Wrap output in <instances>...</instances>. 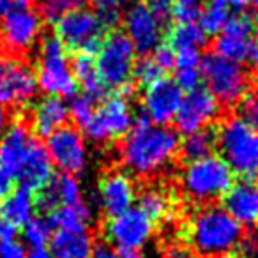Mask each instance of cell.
I'll list each match as a JSON object with an SVG mask.
<instances>
[{"mask_svg":"<svg viewBox=\"0 0 258 258\" xmlns=\"http://www.w3.org/2000/svg\"><path fill=\"white\" fill-rule=\"evenodd\" d=\"M179 147L180 140L175 129L152 124L145 117H140L122 138L118 154L122 165L131 173L151 177L168 166Z\"/></svg>","mask_w":258,"mask_h":258,"instance_id":"cell-1","label":"cell"},{"mask_svg":"<svg viewBox=\"0 0 258 258\" xmlns=\"http://www.w3.org/2000/svg\"><path fill=\"white\" fill-rule=\"evenodd\" d=\"M186 237L197 254L205 258H221L240 244L242 226L223 207L209 205L191 218Z\"/></svg>","mask_w":258,"mask_h":258,"instance_id":"cell-2","label":"cell"},{"mask_svg":"<svg viewBox=\"0 0 258 258\" xmlns=\"http://www.w3.org/2000/svg\"><path fill=\"white\" fill-rule=\"evenodd\" d=\"M216 147L233 175L253 180L258 175V131L240 117H228L216 131Z\"/></svg>","mask_w":258,"mask_h":258,"instance_id":"cell-3","label":"cell"},{"mask_svg":"<svg viewBox=\"0 0 258 258\" xmlns=\"http://www.w3.org/2000/svg\"><path fill=\"white\" fill-rule=\"evenodd\" d=\"M180 186L191 202L211 204L228 193L233 186V173L221 156L211 154L186 163L180 175Z\"/></svg>","mask_w":258,"mask_h":258,"instance_id":"cell-4","label":"cell"},{"mask_svg":"<svg viewBox=\"0 0 258 258\" xmlns=\"http://www.w3.org/2000/svg\"><path fill=\"white\" fill-rule=\"evenodd\" d=\"M37 87L48 96L73 97L76 80L68 58V50L57 36H48L39 46V66L36 73Z\"/></svg>","mask_w":258,"mask_h":258,"instance_id":"cell-5","label":"cell"},{"mask_svg":"<svg viewBox=\"0 0 258 258\" xmlns=\"http://www.w3.org/2000/svg\"><path fill=\"white\" fill-rule=\"evenodd\" d=\"M94 58L99 78L103 80L106 89L110 87L118 90L122 85L131 82L137 51L124 32L108 34L94 53Z\"/></svg>","mask_w":258,"mask_h":258,"instance_id":"cell-6","label":"cell"},{"mask_svg":"<svg viewBox=\"0 0 258 258\" xmlns=\"http://www.w3.org/2000/svg\"><path fill=\"white\" fill-rule=\"evenodd\" d=\"M202 80L219 104H235L249 89V78L240 64L211 53L202 58Z\"/></svg>","mask_w":258,"mask_h":258,"instance_id":"cell-7","label":"cell"},{"mask_svg":"<svg viewBox=\"0 0 258 258\" xmlns=\"http://www.w3.org/2000/svg\"><path fill=\"white\" fill-rule=\"evenodd\" d=\"M43 16L30 6V0H13V8L2 16L0 39L11 53H27L39 41Z\"/></svg>","mask_w":258,"mask_h":258,"instance_id":"cell-8","label":"cell"},{"mask_svg":"<svg viewBox=\"0 0 258 258\" xmlns=\"http://www.w3.org/2000/svg\"><path fill=\"white\" fill-rule=\"evenodd\" d=\"M55 32L66 50L76 53H96L104 39V25L94 11L73 9L55 22Z\"/></svg>","mask_w":258,"mask_h":258,"instance_id":"cell-9","label":"cell"},{"mask_svg":"<svg viewBox=\"0 0 258 258\" xmlns=\"http://www.w3.org/2000/svg\"><path fill=\"white\" fill-rule=\"evenodd\" d=\"M133 124L135 117L129 101L120 96H113L104 99L96 108L90 122L83 127V133L97 144H106L124 138Z\"/></svg>","mask_w":258,"mask_h":258,"instance_id":"cell-10","label":"cell"},{"mask_svg":"<svg viewBox=\"0 0 258 258\" xmlns=\"http://www.w3.org/2000/svg\"><path fill=\"white\" fill-rule=\"evenodd\" d=\"M154 233V221L147 218L140 209H129L118 216L108 219L104 225V235L108 244L124 251H140L151 240Z\"/></svg>","mask_w":258,"mask_h":258,"instance_id":"cell-11","label":"cell"},{"mask_svg":"<svg viewBox=\"0 0 258 258\" xmlns=\"http://www.w3.org/2000/svg\"><path fill=\"white\" fill-rule=\"evenodd\" d=\"M46 152L55 168L62 173L78 175L89 165V149L83 135L76 127L64 125L46 138Z\"/></svg>","mask_w":258,"mask_h":258,"instance_id":"cell-12","label":"cell"},{"mask_svg":"<svg viewBox=\"0 0 258 258\" xmlns=\"http://www.w3.org/2000/svg\"><path fill=\"white\" fill-rule=\"evenodd\" d=\"M124 29L137 53L149 55L161 44L163 22L145 2H137L124 13Z\"/></svg>","mask_w":258,"mask_h":258,"instance_id":"cell-13","label":"cell"},{"mask_svg":"<svg viewBox=\"0 0 258 258\" xmlns=\"http://www.w3.org/2000/svg\"><path fill=\"white\" fill-rule=\"evenodd\" d=\"M184 92L172 78H159L158 82L145 87L142 104H144V117L152 124L168 125L175 120V115L182 103Z\"/></svg>","mask_w":258,"mask_h":258,"instance_id":"cell-14","label":"cell"},{"mask_svg":"<svg viewBox=\"0 0 258 258\" xmlns=\"http://www.w3.org/2000/svg\"><path fill=\"white\" fill-rule=\"evenodd\" d=\"M219 117V103L207 89H195L182 97L175 115L177 131L189 135L205 129Z\"/></svg>","mask_w":258,"mask_h":258,"instance_id":"cell-15","label":"cell"},{"mask_svg":"<svg viewBox=\"0 0 258 258\" xmlns=\"http://www.w3.org/2000/svg\"><path fill=\"white\" fill-rule=\"evenodd\" d=\"M254 27L256 25L251 16H232L214 41L216 55L226 58V60L237 62V64L246 60L254 37Z\"/></svg>","mask_w":258,"mask_h":258,"instance_id":"cell-16","label":"cell"},{"mask_svg":"<svg viewBox=\"0 0 258 258\" xmlns=\"http://www.w3.org/2000/svg\"><path fill=\"white\" fill-rule=\"evenodd\" d=\"M37 90L39 87L32 68L25 62L11 58L8 71L0 82V104L4 108L25 104L36 97Z\"/></svg>","mask_w":258,"mask_h":258,"instance_id":"cell-17","label":"cell"},{"mask_svg":"<svg viewBox=\"0 0 258 258\" xmlns=\"http://www.w3.org/2000/svg\"><path fill=\"white\" fill-rule=\"evenodd\" d=\"M137 187L133 179L124 172H110L99 182V204L108 218L133 209Z\"/></svg>","mask_w":258,"mask_h":258,"instance_id":"cell-18","label":"cell"},{"mask_svg":"<svg viewBox=\"0 0 258 258\" xmlns=\"http://www.w3.org/2000/svg\"><path fill=\"white\" fill-rule=\"evenodd\" d=\"M223 209L240 226L258 225V182L239 180L223 197Z\"/></svg>","mask_w":258,"mask_h":258,"instance_id":"cell-19","label":"cell"},{"mask_svg":"<svg viewBox=\"0 0 258 258\" xmlns=\"http://www.w3.org/2000/svg\"><path fill=\"white\" fill-rule=\"evenodd\" d=\"M34 142L30 129L23 122H15L8 125L0 140V168H4L9 175L18 177L20 168L25 161L29 149Z\"/></svg>","mask_w":258,"mask_h":258,"instance_id":"cell-20","label":"cell"},{"mask_svg":"<svg viewBox=\"0 0 258 258\" xmlns=\"http://www.w3.org/2000/svg\"><path fill=\"white\" fill-rule=\"evenodd\" d=\"M53 168L55 166L48 156L46 149L37 140H34L16 179L20 180L22 187L34 193V191H41L53 179Z\"/></svg>","mask_w":258,"mask_h":258,"instance_id":"cell-21","label":"cell"},{"mask_svg":"<svg viewBox=\"0 0 258 258\" xmlns=\"http://www.w3.org/2000/svg\"><path fill=\"white\" fill-rule=\"evenodd\" d=\"M69 118V108L62 97L46 96L37 101L32 110V127L37 137H50L64 127Z\"/></svg>","mask_w":258,"mask_h":258,"instance_id":"cell-22","label":"cell"},{"mask_svg":"<svg viewBox=\"0 0 258 258\" xmlns=\"http://www.w3.org/2000/svg\"><path fill=\"white\" fill-rule=\"evenodd\" d=\"M50 244L53 258H90L94 247L89 228L55 230Z\"/></svg>","mask_w":258,"mask_h":258,"instance_id":"cell-23","label":"cell"},{"mask_svg":"<svg viewBox=\"0 0 258 258\" xmlns=\"http://www.w3.org/2000/svg\"><path fill=\"white\" fill-rule=\"evenodd\" d=\"M34 212H36L34 193L22 186L13 189L8 198L0 204V216L11 225H15L16 228L29 223L34 218Z\"/></svg>","mask_w":258,"mask_h":258,"instance_id":"cell-24","label":"cell"},{"mask_svg":"<svg viewBox=\"0 0 258 258\" xmlns=\"http://www.w3.org/2000/svg\"><path fill=\"white\" fill-rule=\"evenodd\" d=\"M73 76L76 80V85L83 87V92L92 99H99L106 92L103 80L99 78V73L96 68V58L92 53H76L75 60L71 64Z\"/></svg>","mask_w":258,"mask_h":258,"instance_id":"cell-25","label":"cell"},{"mask_svg":"<svg viewBox=\"0 0 258 258\" xmlns=\"http://www.w3.org/2000/svg\"><path fill=\"white\" fill-rule=\"evenodd\" d=\"M90 219H92V211L82 200L76 204L60 205L51 212L50 223L55 226V230H82L89 228Z\"/></svg>","mask_w":258,"mask_h":258,"instance_id":"cell-26","label":"cell"},{"mask_svg":"<svg viewBox=\"0 0 258 258\" xmlns=\"http://www.w3.org/2000/svg\"><path fill=\"white\" fill-rule=\"evenodd\" d=\"M216 147V131L205 127L200 131L186 135L182 142H180L179 151L182 152V158L186 161H195V159L211 156Z\"/></svg>","mask_w":258,"mask_h":258,"instance_id":"cell-27","label":"cell"},{"mask_svg":"<svg viewBox=\"0 0 258 258\" xmlns=\"http://www.w3.org/2000/svg\"><path fill=\"white\" fill-rule=\"evenodd\" d=\"M207 43V34L200 27V23H177L168 32V44L173 50L180 48H200Z\"/></svg>","mask_w":258,"mask_h":258,"instance_id":"cell-28","label":"cell"},{"mask_svg":"<svg viewBox=\"0 0 258 258\" xmlns=\"http://www.w3.org/2000/svg\"><path fill=\"white\" fill-rule=\"evenodd\" d=\"M138 209L151 221H161L170 212V198L159 187H145L138 197Z\"/></svg>","mask_w":258,"mask_h":258,"instance_id":"cell-29","label":"cell"},{"mask_svg":"<svg viewBox=\"0 0 258 258\" xmlns=\"http://www.w3.org/2000/svg\"><path fill=\"white\" fill-rule=\"evenodd\" d=\"M230 18H232V9L228 6L219 0H209L205 9H202L200 27L207 36H218Z\"/></svg>","mask_w":258,"mask_h":258,"instance_id":"cell-30","label":"cell"},{"mask_svg":"<svg viewBox=\"0 0 258 258\" xmlns=\"http://www.w3.org/2000/svg\"><path fill=\"white\" fill-rule=\"evenodd\" d=\"M50 184H51V187H53L60 205L76 204V202H80V198H82V187H80V182L75 175L60 173V175L53 177Z\"/></svg>","mask_w":258,"mask_h":258,"instance_id":"cell-31","label":"cell"},{"mask_svg":"<svg viewBox=\"0 0 258 258\" xmlns=\"http://www.w3.org/2000/svg\"><path fill=\"white\" fill-rule=\"evenodd\" d=\"M51 223L43 218H32L23 225V239L30 247H46L51 239Z\"/></svg>","mask_w":258,"mask_h":258,"instance_id":"cell-32","label":"cell"},{"mask_svg":"<svg viewBox=\"0 0 258 258\" xmlns=\"http://www.w3.org/2000/svg\"><path fill=\"white\" fill-rule=\"evenodd\" d=\"M94 8V15L99 18V22L106 27L118 25L124 18V0H90Z\"/></svg>","mask_w":258,"mask_h":258,"instance_id":"cell-33","label":"cell"},{"mask_svg":"<svg viewBox=\"0 0 258 258\" xmlns=\"http://www.w3.org/2000/svg\"><path fill=\"white\" fill-rule=\"evenodd\" d=\"M92 97H89L87 94H82V96H73L71 101H69L68 108H69V117L80 125V127H85L87 124L92 118L94 111H96V104H94Z\"/></svg>","mask_w":258,"mask_h":258,"instance_id":"cell-34","label":"cell"},{"mask_svg":"<svg viewBox=\"0 0 258 258\" xmlns=\"http://www.w3.org/2000/svg\"><path fill=\"white\" fill-rule=\"evenodd\" d=\"M163 75H165V73L156 64L152 55H145L140 60L135 62L133 76H135V80H137V83H140V85H144V87L151 85V83L158 82L159 78H163Z\"/></svg>","mask_w":258,"mask_h":258,"instance_id":"cell-35","label":"cell"},{"mask_svg":"<svg viewBox=\"0 0 258 258\" xmlns=\"http://www.w3.org/2000/svg\"><path fill=\"white\" fill-rule=\"evenodd\" d=\"M90 0H44L43 16L50 22H57L62 15L73 9H83Z\"/></svg>","mask_w":258,"mask_h":258,"instance_id":"cell-36","label":"cell"},{"mask_svg":"<svg viewBox=\"0 0 258 258\" xmlns=\"http://www.w3.org/2000/svg\"><path fill=\"white\" fill-rule=\"evenodd\" d=\"M239 117L258 131V87L247 89L239 101Z\"/></svg>","mask_w":258,"mask_h":258,"instance_id":"cell-37","label":"cell"},{"mask_svg":"<svg viewBox=\"0 0 258 258\" xmlns=\"http://www.w3.org/2000/svg\"><path fill=\"white\" fill-rule=\"evenodd\" d=\"M202 53L197 48H180L175 50L177 69H198L202 64Z\"/></svg>","mask_w":258,"mask_h":258,"instance_id":"cell-38","label":"cell"},{"mask_svg":"<svg viewBox=\"0 0 258 258\" xmlns=\"http://www.w3.org/2000/svg\"><path fill=\"white\" fill-rule=\"evenodd\" d=\"M202 82V73L200 68L198 69H177L175 75V83L180 87V90H186V92H191V90L198 89Z\"/></svg>","mask_w":258,"mask_h":258,"instance_id":"cell-39","label":"cell"},{"mask_svg":"<svg viewBox=\"0 0 258 258\" xmlns=\"http://www.w3.org/2000/svg\"><path fill=\"white\" fill-rule=\"evenodd\" d=\"M152 58L156 64L161 68L163 73H168L170 69L175 68V50L170 44H159L154 51H152Z\"/></svg>","mask_w":258,"mask_h":258,"instance_id":"cell-40","label":"cell"},{"mask_svg":"<svg viewBox=\"0 0 258 258\" xmlns=\"http://www.w3.org/2000/svg\"><path fill=\"white\" fill-rule=\"evenodd\" d=\"M145 4L149 6V9H151L161 22H165L168 16H172L173 0H147Z\"/></svg>","mask_w":258,"mask_h":258,"instance_id":"cell-41","label":"cell"},{"mask_svg":"<svg viewBox=\"0 0 258 258\" xmlns=\"http://www.w3.org/2000/svg\"><path fill=\"white\" fill-rule=\"evenodd\" d=\"M27 251L18 240L0 242V258H25Z\"/></svg>","mask_w":258,"mask_h":258,"instance_id":"cell-42","label":"cell"},{"mask_svg":"<svg viewBox=\"0 0 258 258\" xmlns=\"http://www.w3.org/2000/svg\"><path fill=\"white\" fill-rule=\"evenodd\" d=\"M90 258H124V256H122L120 251L115 249L111 244L99 242V244H94Z\"/></svg>","mask_w":258,"mask_h":258,"instance_id":"cell-43","label":"cell"},{"mask_svg":"<svg viewBox=\"0 0 258 258\" xmlns=\"http://www.w3.org/2000/svg\"><path fill=\"white\" fill-rule=\"evenodd\" d=\"M13 189H15V177L9 175L4 168H0V204L8 198Z\"/></svg>","mask_w":258,"mask_h":258,"instance_id":"cell-44","label":"cell"},{"mask_svg":"<svg viewBox=\"0 0 258 258\" xmlns=\"http://www.w3.org/2000/svg\"><path fill=\"white\" fill-rule=\"evenodd\" d=\"M16 233H18V228L0 216V242L16 240Z\"/></svg>","mask_w":258,"mask_h":258,"instance_id":"cell-45","label":"cell"},{"mask_svg":"<svg viewBox=\"0 0 258 258\" xmlns=\"http://www.w3.org/2000/svg\"><path fill=\"white\" fill-rule=\"evenodd\" d=\"M247 60H249V66H251V69H253V73L258 76V41L256 39L251 43L249 53H247Z\"/></svg>","mask_w":258,"mask_h":258,"instance_id":"cell-46","label":"cell"},{"mask_svg":"<svg viewBox=\"0 0 258 258\" xmlns=\"http://www.w3.org/2000/svg\"><path fill=\"white\" fill-rule=\"evenodd\" d=\"M25 258H53V254H51V251L46 249V247H30V249L27 251Z\"/></svg>","mask_w":258,"mask_h":258,"instance_id":"cell-47","label":"cell"},{"mask_svg":"<svg viewBox=\"0 0 258 258\" xmlns=\"http://www.w3.org/2000/svg\"><path fill=\"white\" fill-rule=\"evenodd\" d=\"M166 258H197V254H193L191 251L184 249V247H173L168 251Z\"/></svg>","mask_w":258,"mask_h":258,"instance_id":"cell-48","label":"cell"},{"mask_svg":"<svg viewBox=\"0 0 258 258\" xmlns=\"http://www.w3.org/2000/svg\"><path fill=\"white\" fill-rule=\"evenodd\" d=\"M225 6H228L230 9H244L251 4V0H219Z\"/></svg>","mask_w":258,"mask_h":258,"instance_id":"cell-49","label":"cell"},{"mask_svg":"<svg viewBox=\"0 0 258 258\" xmlns=\"http://www.w3.org/2000/svg\"><path fill=\"white\" fill-rule=\"evenodd\" d=\"M9 125V113L2 104H0V135H4V131Z\"/></svg>","mask_w":258,"mask_h":258,"instance_id":"cell-50","label":"cell"},{"mask_svg":"<svg viewBox=\"0 0 258 258\" xmlns=\"http://www.w3.org/2000/svg\"><path fill=\"white\" fill-rule=\"evenodd\" d=\"M9 62H11V58L4 57V55L0 53V82H2V78H4L6 71H8V68H9Z\"/></svg>","mask_w":258,"mask_h":258,"instance_id":"cell-51","label":"cell"},{"mask_svg":"<svg viewBox=\"0 0 258 258\" xmlns=\"http://www.w3.org/2000/svg\"><path fill=\"white\" fill-rule=\"evenodd\" d=\"M13 8V0H0V18Z\"/></svg>","mask_w":258,"mask_h":258,"instance_id":"cell-52","label":"cell"},{"mask_svg":"<svg viewBox=\"0 0 258 258\" xmlns=\"http://www.w3.org/2000/svg\"><path fill=\"white\" fill-rule=\"evenodd\" d=\"M122 256H124V258H145L140 251H124V253H122Z\"/></svg>","mask_w":258,"mask_h":258,"instance_id":"cell-53","label":"cell"},{"mask_svg":"<svg viewBox=\"0 0 258 258\" xmlns=\"http://www.w3.org/2000/svg\"><path fill=\"white\" fill-rule=\"evenodd\" d=\"M173 4H200V0H173Z\"/></svg>","mask_w":258,"mask_h":258,"instance_id":"cell-54","label":"cell"},{"mask_svg":"<svg viewBox=\"0 0 258 258\" xmlns=\"http://www.w3.org/2000/svg\"><path fill=\"white\" fill-rule=\"evenodd\" d=\"M251 4H253L254 11H256V13H258V0H251Z\"/></svg>","mask_w":258,"mask_h":258,"instance_id":"cell-55","label":"cell"},{"mask_svg":"<svg viewBox=\"0 0 258 258\" xmlns=\"http://www.w3.org/2000/svg\"><path fill=\"white\" fill-rule=\"evenodd\" d=\"M254 258H258V249H256V251H254Z\"/></svg>","mask_w":258,"mask_h":258,"instance_id":"cell-56","label":"cell"}]
</instances>
